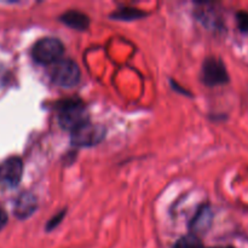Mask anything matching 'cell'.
I'll return each instance as SVG.
<instances>
[{
	"label": "cell",
	"mask_w": 248,
	"mask_h": 248,
	"mask_svg": "<svg viewBox=\"0 0 248 248\" xmlns=\"http://www.w3.org/2000/svg\"><path fill=\"white\" fill-rule=\"evenodd\" d=\"M58 123L62 128L74 132L75 130L89 123L86 108L80 101H65L60 107Z\"/></svg>",
	"instance_id": "cell-1"
},
{
	"label": "cell",
	"mask_w": 248,
	"mask_h": 248,
	"mask_svg": "<svg viewBox=\"0 0 248 248\" xmlns=\"http://www.w3.org/2000/svg\"><path fill=\"white\" fill-rule=\"evenodd\" d=\"M64 52L62 41L56 38H43L31 50L33 58L41 64H53L58 62Z\"/></svg>",
	"instance_id": "cell-2"
},
{
	"label": "cell",
	"mask_w": 248,
	"mask_h": 248,
	"mask_svg": "<svg viewBox=\"0 0 248 248\" xmlns=\"http://www.w3.org/2000/svg\"><path fill=\"white\" fill-rule=\"evenodd\" d=\"M51 80L61 87H73L79 82L80 69L72 60H60L53 63L51 69Z\"/></svg>",
	"instance_id": "cell-3"
},
{
	"label": "cell",
	"mask_w": 248,
	"mask_h": 248,
	"mask_svg": "<svg viewBox=\"0 0 248 248\" xmlns=\"http://www.w3.org/2000/svg\"><path fill=\"white\" fill-rule=\"evenodd\" d=\"M201 79L207 86H219L229 82V74L225 64L220 58L208 57L203 62Z\"/></svg>",
	"instance_id": "cell-4"
},
{
	"label": "cell",
	"mask_w": 248,
	"mask_h": 248,
	"mask_svg": "<svg viewBox=\"0 0 248 248\" xmlns=\"http://www.w3.org/2000/svg\"><path fill=\"white\" fill-rule=\"evenodd\" d=\"M106 137V128L101 125L86 123L75 130L72 136V143L77 147H93Z\"/></svg>",
	"instance_id": "cell-5"
},
{
	"label": "cell",
	"mask_w": 248,
	"mask_h": 248,
	"mask_svg": "<svg viewBox=\"0 0 248 248\" xmlns=\"http://www.w3.org/2000/svg\"><path fill=\"white\" fill-rule=\"evenodd\" d=\"M23 176V162L19 157L11 156L0 164V183L7 188L18 186Z\"/></svg>",
	"instance_id": "cell-6"
},
{
	"label": "cell",
	"mask_w": 248,
	"mask_h": 248,
	"mask_svg": "<svg viewBox=\"0 0 248 248\" xmlns=\"http://www.w3.org/2000/svg\"><path fill=\"white\" fill-rule=\"evenodd\" d=\"M212 216L211 208L208 206H202L190 222V229L193 234L198 236V234H203L207 232L212 224Z\"/></svg>",
	"instance_id": "cell-7"
},
{
	"label": "cell",
	"mask_w": 248,
	"mask_h": 248,
	"mask_svg": "<svg viewBox=\"0 0 248 248\" xmlns=\"http://www.w3.org/2000/svg\"><path fill=\"white\" fill-rule=\"evenodd\" d=\"M36 206L38 205H36L35 196L29 193H23L15 203V215L21 219L28 218L29 216L33 215Z\"/></svg>",
	"instance_id": "cell-8"
},
{
	"label": "cell",
	"mask_w": 248,
	"mask_h": 248,
	"mask_svg": "<svg viewBox=\"0 0 248 248\" xmlns=\"http://www.w3.org/2000/svg\"><path fill=\"white\" fill-rule=\"evenodd\" d=\"M61 21L70 28L77 29V31H85L90 24L89 17L80 11L65 12L61 16Z\"/></svg>",
	"instance_id": "cell-9"
},
{
	"label": "cell",
	"mask_w": 248,
	"mask_h": 248,
	"mask_svg": "<svg viewBox=\"0 0 248 248\" xmlns=\"http://www.w3.org/2000/svg\"><path fill=\"white\" fill-rule=\"evenodd\" d=\"M172 248H202V242L196 235L190 234L181 237Z\"/></svg>",
	"instance_id": "cell-10"
},
{
	"label": "cell",
	"mask_w": 248,
	"mask_h": 248,
	"mask_svg": "<svg viewBox=\"0 0 248 248\" xmlns=\"http://www.w3.org/2000/svg\"><path fill=\"white\" fill-rule=\"evenodd\" d=\"M236 22L239 31L241 33L247 34L248 33V11H237L236 12Z\"/></svg>",
	"instance_id": "cell-11"
},
{
	"label": "cell",
	"mask_w": 248,
	"mask_h": 248,
	"mask_svg": "<svg viewBox=\"0 0 248 248\" xmlns=\"http://www.w3.org/2000/svg\"><path fill=\"white\" fill-rule=\"evenodd\" d=\"M113 16L119 19H126V18H136V17H140L143 16V14L136 9H123L120 10L118 14L113 15Z\"/></svg>",
	"instance_id": "cell-12"
},
{
	"label": "cell",
	"mask_w": 248,
	"mask_h": 248,
	"mask_svg": "<svg viewBox=\"0 0 248 248\" xmlns=\"http://www.w3.org/2000/svg\"><path fill=\"white\" fill-rule=\"evenodd\" d=\"M6 223H7V215L6 212H5L4 208L0 206V230L6 225Z\"/></svg>",
	"instance_id": "cell-13"
},
{
	"label": "cell",
	"mask_w": 248,
	"mask_h": 248,
	"mask_svg": "<svg viewBox=\"0 0 248 248\" xmlns=\"http://www.w3.org/2000/svg\"><path fill=\"white\" fill-rule=\"evenodd\" d=\"M212 248H235L232 246H224V247H212Z\"/></svg>",
	"instance_id": "cell-14"
}]
</instances>
